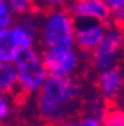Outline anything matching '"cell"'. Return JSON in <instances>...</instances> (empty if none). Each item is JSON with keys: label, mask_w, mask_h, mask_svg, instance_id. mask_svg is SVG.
Wrapping results in <instances>:
<instances>
[{"label": "cell", "mask_w": 124, "mask_h": 126, "mask_svg": "<svg viewBox=\"0 0 124 126\" xmlns=\"http://www.w3.org/2000/svg\"><path fill=\"white\" fill-rule=\"evenodd\" d=\"M17 89V68H15L13 62L0 63V93L13 94Z\"/></svg>", "instance_id": "obj_10"}, {"label": "cell", "mask_w": 124, "mask_h": 126, "mask_svg": "<svg viewBox=\"0 0 124 126\" xmlns=\"http://www.w3.org/2000/svg\"><path fill=\"white\" fill-rule=\"evenodd\" d=\"M69 0H37L39 11H48V9H57V8H66Z\"/></svg>", "instance_id": "obj_16"}, {"label": "cell", "mask_w": 124, "mask_h": 126, "mask_svg": "<svg viewBox=\"0 0 124 126\" xmlns=\"http://www.w3.org/2000/svg\"><path fill=\"white\" fill-rule=\"evenodd\" d=\"M108 23L94 21V20H75V32H73V42L75 47L82 54H90L105 36L108 29Z\"/></svg>", "instance_id": "obj_6"}, {"label": "cell", "mask_w": 124, "mask_h": 126, "mask_svg": "<svg viewBox=\"0 0 124 126\" xmlns=\"http://www.w3.org/2000/svg\"><path fill=\"white\" fill-rule=\"evenodd\" d=\"M66 9L76 21L94 20L111 24L112 11L103 0H69Z\"/></svg>", "instance_id": "obj_7"}, {"label": "cell", "mask_w": 124, "mask_h": 126, "mask_svg": "<svg viewBox=\"0 0 124 126\" xmlns=\"http://www.w3.org/2000/svg\"><path fill=\"white\" fill-rule=\"evenodd\" d=\"M12 14L18 18L35 17L39 11L37 0H6Z\"/></svg>", "instance_id": "obj_11"}, {"label": "cell", "mask_w": 124, "mask_h": 126, "mask_svg": "<svg viewBox=\"0 0 124 126\" xmlns=\"http://www.w3.org/2000/svg\"><path fill=\"white\" fill-rule=\"evenodd\" d=\"M102 126H124V110L118 107H109L108 113L102 119Z\"/></svg>", "instance_id": "obj_13"}, {"label": "cell", "mask_w": 124, "mask_h": 126, "mask_svg": "<svg viewBox=\"0 0 124 126\" xmlns=\"http://www.w3.org/2000/svg\"><path fill=\"white\" fill-rule=\"evenodd\" d=\"M103 2L109 6L111 11H117V9L124 6V0H103Z\"/></svg>", "instance_id": "obj_18"}, {"label": "cell", "mask_w": 124, "mask_h": 126, "mask_svg": "<svg viewBox=\"0 0 124 126\" xmlns=\"http://www.w3.org/2000/svg\"><path fill=\"white\" fill-rule=\"evenodd\" d=\"M40 57L51 75H76L82 66V53L75 45L42 48Z\"/></svg>", "instance_id": "obj_5"}, {"label": "cell", "mask_w": 124, "mask_h": 126, "mask_svg": "<svg viewBox=\"0 0 124 126\" xmlns=\"http://www.w3.org/2000/svg\"><path fill=\"white\" fill-rule=\"evenodd\" d=\"M13 65L17 68V93L24 96L36 94L50 75L42 62L40 51H37L35 47L20 51L17 59L13 60Z\"/></svg>", "instance_id": "obj_3"}, {"label": "cell", "mask_w": 124, "mask_h": 126, "mask_svg": "<svg viewBox=\"0 0 124 126\" xmlns=\"http://www.w3.org/2000/svg\"><path fill=\"white\" fill-rule=\"evenodd\" d=\"M21 47L15 38L12 27L0 30V63L3 62H13L20 54Z\"/></svg>", "instance_id": "obj_9"}, {"label": "cell", "mask_w": 124, "mask_h": 126, "mask_svg": "<svg viewBox=\"0 0 124 126\" xmlns=\"http://www.w3.org/2000/svg\"><path fill=\"white\" fill-rule=\"evenodd\" d=\"M82 98V86L75 75H48L35 96V108L46 125H57L73 116Z\"/></svg>", "instance_id": "obj_1"}, {"label": "cell", "mask_w": 124, "mask_h": 126, "mask_svg": "<svg viewBox=\"0 0 124 126\" xmlns=\"http://www.w3.org/2000/svg\"><path fill=\"white\" fill-rule=\"evenodd\" d=\"M12 105H13L12 94L0 93V125L12 116V110H13Z\"/></svg>", "instance_id": "obj_15"}, {"label": "cell", "mask_w": 124, "mask_h": 126, "mask_svg": "<svg viewBox=\"0 0 124 126\" xmlns=\"http://www.w3.org/2000/svg\"><path fill=\"white\" fill-rule=\"evenodd\" d=\"M123 54H124V30L114 24H109L100 44L88 54L90 65L97 72L111 69L114 66H118Z\"/></svg>", "instance_id": "obj_4"}, {"label": "cell", "mask_w": 124, "mask_h": 126, "mask_svg": "<svg viewBox=\"0 0 124 126\" xmlns=\"http://www.w3.org/2000/svg\"><path fill=\"white\" fill-rule=\"evenodd\" d=\"M76 126H102V120L85 113L76 120Z\"/></svg>", "instance_id": "obj_17"}, {"label": "cell", "mask_w": 124, "mask_h": 126, "mask_svg": "<svg viewBox=\"0 0 124 126\" xmlns=\"http://www.w3.org/2000/svg\"><path fill=\"white\" fill-rule=\"evenodd\" d=\"M97 94L109 105L117 104L124 89V74L120 66L100 71L96 78Z\"/></svg>", "instance_id": "obj_8"}, {"label": "cell", "mask_w": 124, "mask_h": 126, "mask_svg": "<svg viewBox=\"0 0 124 126\" xmlns=\"http://www.w3.org/2000/svg\"><path fill=\"white\" fill-rule=\"evenodd\" d=\"M123 110H124V99H123Z\"/></svg>", "instance_id": "obj_20"}, {"label": "cell", "mask_w": 124, "mask_h": 126, "mask_svg": "<svg viewBox=\"0 0 124 126\" xmlns=\"http://www.w3.org/2000/svg\"><path fill=\"white\" fill-rule=\"evenodd\" d=\"M75 18L66 8L43 11V17L39 23V44L42 48L48 47L75 45L73 42Z\"/></svg>", "instance_id": "obj_2"}, {"label": "cell", "mask_w": 124, "mask_h": 126, "mask_svg": "<svg viewBox=\"0 0 124 126\" xmlns=\"http://www.w3.org/2000/svg\"><path fill=\"white\" fill-rule=\"evenodd\" d=\"M15 15L12 14L6 0H0V30L9 29L15 23Z\"/></svg>", "instance_id": "obj_14"}, {"label": "cell", "mask_w": 124, "mask_h": 126, "mask_svg": "<svg viewBox=\"0 0 124 126\" xmlns=\"http://www.w3.org/2000/svg\"><path fill=\"white\" fill-rule=\"evenodd\" d=\"M51 126H76V120H72V119H67V120H63L57 125H51Z\"/></svg>", "instance_id": "obj_19"}, {"label": "cell", "mask_w": 124, "mask_h": 126, "mask_svg": "<svg viewBox=\"0 0 124 126\" xmlns=\"http://www.w3.org/2000/svg\"><path fill=\"white\" fill-rule=\"evenodd\" d=\"M109 104L106 101H103L99 94H94V96L88 98V101L85 102V113L93 116V117H97V119H103L105 114L108 113V110H109Z\"/></svg>", "instance_id": "obj_12"}]
</instances>
